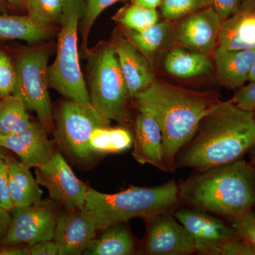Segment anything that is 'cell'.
<instances>
[{
  "label": "cell",
  "instance_id": "4316f807",
  "mask_svg": "<svg viewBox=\"0 0 255 255\" xmlns=\"http://www.w3.org/2000/svg\"><path fill=\"white\" fill-rule=\"evenodd\" d=\"M169 31L166 21L157 22L142 31L132 33V43L140 51L145 54H152L163 44Z\"/></svg>",
  "mask_w": 255,
  "mask_h": 255
},
{
  "label": "cell",
  "instance_id": "f1b7e54d",
  "mask_svg": "<svg viewBox=\"0 0 255 255\" xmlns=\"http://www.w3.org/2000/svg\"><path fill=\"white\" fill-rule=\"evenodd\" d=\"M210 4V0H162L161 13L167 19H175L194 13Z\"/></svg>",
  "mask_w": 255,
  "mask_h": 255
},
{
  "label": "cell",
  "instance_id": "d6a6232c",
  "mask_svg": "<svg viewBox=\"0 0 255 255\" xmlns=\"http://www.w3.org/2000/svg\"><path fill=\"white\" fill-rule=\"evenodd\" d=\"M220 255H255V246L245 238L236 236L223 243Z\"/></svg>",
  "mask_w": 255,
  "mask_h": 255
},
{
  "label": "cell",
  "instance_id": "7bdbcfd3",
  "mask_svg": "<svg viewBox=\"0 0 255 255\" xmlns=\"http://www.w3.org/2000/svg\"><path fill=\"white\" fill-rule=\"evenodd\" d=\"M10 11L11 9H10L7 0H0V12L8 14Z\"/></svg>",
  "mask_w": 255,
  "mask_h": 255
},
{
  "label": "cell",
  "instance_id": "d590c367",
  "mask_svg": "<svg viewBox=\"0 0 255 255\" xmlns=\"http://www.w3.org/2000/svg\"><path fill=\"white\" fill-rule=\"evenodd\" d=\"M241 4L242 0H210L211 7L222 21L237 13L241 9Z\"/></svg>",
  "mask_w": 255,
  "mask_h": 255
},
{
  "label": "cell",
  "instance_id": "3957f363",
  "mask_svg": "<svg viewBox=\"0 0 255 255\" xmlns=\"http://www.w3.org/2000/svg\"><path fill=\"white\" fill-rule=\"evenodd\" d=\"M178 189L181 202L230 221L255 205V167L241 159L198 171Z\"/></svg>",
  "mask_w": 255,
  "mask_h": 255
},
{
  "label": "cell",
  "instance_id": "8992f818",
  "mask_svg": "<svg viewBox=\"0 0 255 255\" xmlns=\"http://www.w3.org/2000/svg\"><path fill=\"white\" fill-rule=\"evenodd\" d=\"M90 103L111 121L125 124L130 97L114 46L103 47L92 57Z\"/></svg>",
  "mask_w": 255,
  "mask_h": 255
},
{
  "label": "cell",
  "instance_id": "b9f144b4",
  "mask_svg": "<svg viewBox=\"0 0 255 255\" xmlns=\"http://www.w3.org/2000/svg\"><path fill=\"white\" fill-rule=\"evenodd\" d=\"M255 9V0H242L241 9Z\"/></svg>",
  "mask_w": 255,
  "mask_h": 255
},
{
  "label": "cell",
  "instance_id": "836d02e7",
  "mask_svg": "<svg viewBox=\"0 0 255 255\" xmlns=\"http://www.w3.org/2000/svg\"><path fill=\"white\" fill-rule=\"evenodd\" d=\"M0 207L8 212H11L14 208L10 193L7 165L3 158H0Z\"/></svg>",
  "mask_w": 255,
  "mask_h": 255
},
{
  "label": "cell",
  "instance_id": "5b68a950",
  "mask_svg": "<svg viewBox=\"0 0 255 255\" xmlns=\"http://www.w3.org/2000/svg\"><path fill=\"white\" fill-rule=\"evenodd\" d=\"M85 9V0H65L56 58L48 68V81L51 88L68 100L90 102L78 50L79 22Z\"/></svg>",
  "mask_w": 255,
  "mask_h": 255
},
{
  "label": "cell",
  "instance_id": "603a6c76",
  "mask_svg": "<svg viewBox=\"0 0 255 255\" xmlns=\"http://www.w3.org/2000/svg\"><path fill=\"white\" fill-rule=\"evenodd\" d=\"M164 68L172 76L188 79L209 73L212 69V64L206 54L175 48L166 56Z\"/></svg>",
  "mask_w": 255,
  "mask_h": 255
},
{
  "label": "cell",
  "instance_id": "1f68e13d",
  "mask_svg": "<svg viewBox=\"0 0 255 255\" xmlns=\"http://www.w3.org/2000/svg\"><path fill=\"white\" fill-rule=\"evenodd\" d=\"M230 222L240 237L245 238L255 246V215L252 210L233 218Z\"/></svg>",
  "mask_w": 255,
  "mask_h": 255
},
{
  "label": "cell",
  "instance_id": "d4e9b609",
  "mask_svg": "<svg viewBox=\"0 0 255 255\" xmlns=\"http://www.w3.org/2000/svg\"><path fill=\"white\" fill-rule=\"evenodd\" d=\"M22 101L11 95L0 101V135H9L24 130L31 124Z\"/></svg>",
  "mask_w": 255,
  "mask_h": 255
},
{
  "label": "cell",
  "instance_id": "8fae6325",
  "mask_svg": "<svg viewBox=\"0 0 255 255\" xmlns=\"http://www.w3.org/2000/svg\"><path fill=\"white\" fill-rule=\"evenodd\" d=\"M147 231L143 251L150 255H189L196 253L194 238L172 213L154 215L145 220Z\"/></svg>",
  "mask_w": 255,
  "mask_h": 255
},
{
  "label": "cell",
  "instance_id": "ffe728a7",
  "mask_svg": "<svg viewBox=\"0 0 255 255\" xmlns=\"http://www.w3.org/2000/svg\"><path fill=\"white\" fill-rule=\"evenodd\" d=\"M5 161L7 165L10 193L14 207H24L41 200L43 191L29 168L9 155L5 158Z\"/></svg>",
  "mask_w": 255,
  "mask_h": 255
},
{
  "label": "cell",
  "instance_id": "ba28073f",
  "mask_svg": "<svg viewBox=\"0 0 255 255\" xmlns=\"http://www.w3.org/2000/svg\"><path fill=\"white\" fill-rule=\"evenodd\" d=\"M111 120L96 110L90 102L67 100L58 115L55 142L69 155L80 161L90 159V135L98 127H110Z\"/></svg>",
  "mask_w": 255,
  "mask_h": 255
},
{
  "label": "cell",
  "instance_id": "4dcf8cb0",
  "mask_svg": "<svg viewBox=\"0 0 255 255\" xmlns=\"http://www.w3.org/2000/svg\"><path fill=\"white\" fill-rule=\"evenodd\" d=\"M16 79L14 62L5 50L0 49V98L13 95Z\"/></svg>",
  "mask_w": 255,
  "mask_h": 255
},
{
  "label": "cell",
  "instance_id": "484cf974",
  "mask_svg": "<svg viewBox=\"0 0 255 255\" xmlns=\"http://www.w3.org/2000/svg\"><path fill=\"white\" fill-rule=\"evenodd\" d=\"M65 0H26L28 16L35 22L46 26L60 23Z\"/></svg>",
  "mask_w": 255,
  "mask_h": 255
},
{
  "label": "cell",
  "instance_id": "c3c4849f",
  "mask_svg": "<svg viewBox=\"0 0 255 255\" xmlns=\"http://www.w3.org/2000/svg\"><path fill=\"white\" fill-rule=\"evenodd\" d=\"M1 98H0V101H1Z\"/></svg>",
  "mask_w": 255,
  "mask_h": 255
},
{
  "label": "cell",
  "instance_id": "52a82bcc",
  "mask_svg": "<svg viewBox=\"0 0 255 255\" xmlns=\"http://www.w3.org/2000/svg\"><path fill=\"white\" fill-rule=\"evenodd\" d=\"M49 52L43 48H26L14 62L16 84L13 95L22 101L26 110L36 114L46 128L53 122L48 87Z\"/></svg>",
  "mask_w": 255,
  "mask_h": 255
},
{
  "label": "cell",
  "instance_id": "9c48e42d",
  "mask_svg": "<svg viewBox=\"0 0 255 255\" xmlns=\"http://www.w3.org/2000/svg\"><path fill=\"white\" fill-rule=\"evenodd\" d=\"M62 206L51 199L32 205L14 207L9 229L1 246L28 245L52 241Z\"/></svg>",
  "mask_w": 255,
  "mask_h": 255
},
{
  "label": "cell",
  "instance_id": "60d3db41",
  "mask_svg": "<svg viewBox=\"0 0 255 255\" xmlns=\"http://www.w3.org/2000/svg\"><path fill=\"white\" fill-rule=\"evenodd\" d=\"M11 11L26 10V0H7Z\"/></svg>",
  "mask_w": 255,
  "mask_h": 255
},
{
  "label": "cell",
  "instance_id": "ee69618b",
  "mask_svg": "<svg viewBox=\"0 0 255 255\" xmlns=\"http://www.w3.org/2000/svg\"><path fill=\"white\" fill-rule=\"evenodd\" d=\"M255 167V147L251 151V162H250Z\"/></svg>",
  "mask_w": 255,
  "mask_h": 255
},
{
  "label": "cell",
  "instance_id": "4fadbf2b",
  "mask_svg": "<svg viewBox=\"0 0 255 255\" xmlns=\"http://www.w3.org/2000/svg\"><path fill=\"white\" fill-rule=\"evenodd\" d=\"M97 232L95 216L86 206L74 211L64 209L58 216L53 241L59 255H83Z\"/></svg>",
  "mask_w": 255,
  "mask_h": 255
},
{
  "label": "cell",
  "instance_id": "ac0fdd59",
  "mask_svg": "<svg viewBox=\"0 0 255 255\" xmlns=\"http://www.w3.org/2000/svg\"><path fill=\"white\" fill-rule=\"evenodd\" d=\"M214 60L223 85L230 89L241 88L249 80L255 61V49L228 50L218 47Z\"/></svg>",
  "mask_w": 255,
  "mask_h": 255
},
{
  "label": "cell",
  "instance_id": "30bf717a",
  "mask_svg": "<svg viewBox=\"0 0 255 255\" xmlns=\"http://www.w3.org/2000/svg\"><path fill=\"white\" fill-rule=\"evenodd\" d=\"M35 169L37 182L52 200L68 211L84 208L90 187L75 176L59 152L55 151L46 163Z\"/></svg>",
  "mask_w": 255,
  "mask_h": 255
},
{
  "label": "cell",
  "instance_id": "e575fe53",
  "mask_svg": "<svg viewBox=\"0 0 255 255\" xmlns=\"http://www.w3.org/2000/svg\"><path fill=\"white\" fill-rule=\"evenodd\" d=\"M231 101L242 110L255 112V81H251L249 85L241 87Z\"/></svg>",
  "mask_w": 255,
  "mask_h": 255
},
{
  "label": "cell",
  "instance_id": "7402d4cb",
  "mask_svg": "<svg viewBox=\"0 0 255 255\" xmlns=\"http://www.w3.org/2000/svg\"><path fill=\"white\" fill-rule=\"evenodd\" d=\"M52 35V26L38 24L28 15L0 12V39L22 40L37 43L48 39Z\"/></svg>",
  "mask_w": 255,
  "mask_h": 255
},
{
  "label": "cell",
  "instance_id": "2e32d148",
  "mask_svg": "<svg viewBox=\"0 0 255 255\" xmlns=\"http://www.w3.org/2000/svg\"><path fill=\"white\" fill-rule=\"evenodd\" d=\"M137 110L132 156L140 164H149L166 172L160 127L150 112L142 109Z\"/></svg>",
  "mask_w": 255,
  "mask_h": 255
},
{
  "label": "cell",
  "instance_id": "cb8c5ba5",
  "mask_svg": "<svg viewBox=\"0 0 255 255\" xmlns=\"http://www.w3.org/2000/svg\"><path fill=\"white\" fill-rule=\"evenodd\" d=\"M133 144V135L125 128L98 127L89 140V150L92 155L120 153L128 150Z\"/></svg>",
  "mask_w": 255,
  "mask_h": 255
},
{
  "label": "cell",
  "instance_id": "d6986e66",
  "mask_svg": "<svg viewBox=\"0 0 255 255\" xmlns=\"http://www.w3.org/2000/svg\"><path fill=\"white\" fill-rule=\"evenodd\" d=\"M218 43L225 50L255 49V9L239 10L223 21Z\"/></svg>",
  "mask_w": 255,
  "mask_h": 255
},
{
  "label": "cell",
  "instance_id": "277c9868",
  "mask_svg": "<svg viewBox=\"0 0 255 255\" xmlns=\"http://www.w3.org/2000/svg\"><path fill=\"white\" fill-rule=\"evenodd\" d=\"M181 201L174 180L153 187L130 186L116 194H105L89 188L85 206L93 213L97 230L103 231L132 219L146 220L162 213H173Z\"/></svg>",
  "mask_w": 255,
  "mask_h": 255
},
{
  "label": "cell",
  "instance_id": "7a4b0ae2",
  "mask_svg": "<svg viewBox=\"0 0 255 255\" xmlns=\"http://www.w3.org/2000/svg\"><path fill=\"white\" fill-rule=\"evenodd\" d=\"M137 109L153 115L162 135L166 172L177 169L179 150L194 136L203 117L219 103L215 97L154 82L135 97Z\"/></svg>",
  "mask_w": 255,
  "mask_h": 255
},
{
  "label": "cell",
  "instance_id": "74e56055",
  "mask_svg": "<svg viewBox=\"0 0 255 255\" xmlns=\"http://www.w3.org/2000/svg\"><path fill=\"white\" fill-rule=\"evenodd\" d=\"M0 255H30L28 245L0 246Z\"/></svg>",
  "mask_w": 255,
  "mask_h": 255
},
{
  "label": "cell",
  "instance_id": "5bb4252c",
  "mask_svg": "<svg viewBox=\"0 0 255 255\" xmlns=\"http://www.w3.org/2000/svg\"><path fill=\"white\" fill-rule=\"evenodd\" d=\"M55 140L48 138L46 127L40 122H31L18 133L0 135V146L16 153L20 162L29 169L46 163L55 152Z\"/></svg>",
  "mask_w": 255,
  "mask_h": 255
},
{
  "label": "cell",
  "instance_id": "9a60e30c",
  "mask_svg": "<svg viewBox=\"0 0 255 255\" xmlns=\"http://www.w3.org/2000/svg\"><path fill=\"white\" fill-rule=\"evenodd\" d=\"M222 23L212 7L201 10L183 21L179 30V41L191 51L207 55L214 49Z\"/></svg>",
  "mask_w": 255,
  "mask_h": 255
},
{
  "label": "cell",
  "instance_id": "bcb514c9",
  "mask_svg": "<svg viewBox=\"0 0 255 255\" xmlns=\"http://www.w3.org/2000/svg\"><path fill=\"white\" fill-rule=\"evenodd\" d=\"M250 81H255V61L253 65V69L251 70V75H250Z\"/></svg>",
  "mask_w": 255,
  "mask_h": 255
},
{
  "label": "cell",
  "instance_id": "6da1fadb",
  "mask_svg": "<svg viewBox=\"0 0 255 255\" xmlns=\"http://www.w3.org/2000/svg\"><path fill=\"white\" fill-rule=\"evenodd\" d=\"M255 147V112L219 102L178 152L176 167L205 170L236 162Z\"/></svg>",
  "mask_w": 255,
  "mask_h": 255
},
{
  "label": "cell",
  "instance_id": "7dc6e473",
  "mask_svg": "<svg viewBox=\"0 0 255 255\" xmlns=\"http://www.w3.org/2000/svg\"></svg>",
  "mask_w": 255,
  "mask_h": 255
},
{
  "label": "cell",
  "instance_id": "f6af8a7d",
  "mask_svg": "<svg viewBox=\"0 0 255 255\" xmlns=\"http://www.w3.org/2000/svg\"><path fill=\"white\" fill-rule=\"evenodd\" d=\"M5 150H6V149L0 146V158L5 159L7 157V152H6V151Z\"/></svg>",
  "mask_w": 255,
  "mask_h": 255
},
{
  "label": "cell",
  "instance_id": "f35d334b",
  "mask_svg": "<svg viewBox=\"0 0 255 255\" xmlns=\"http://www.w3.org/2000/svg\"><path fill=\"white\" fill-rule=\"evenodd\" d=\"M11 216L10 212L0 207V246L9 229Z\"/></svg>",
  "mask_w": 255,
  "mask_h": 255
},
{
  "label": "cell",
  "instance_id": "83f0119b",
  "mask_svg": "<svg viewBox=\"0 0 255 255\" xmlns=\"http://www.w3.org/2000/svg\"><path fill=\"white\" fill-rule=\"evenodd\" d=\"M159 16L155 8L131 4L121 12L119 20L124 26L133 31H142L158 22Z\"/></svg>",
  "mask_w": 255,
  "mask_h": 255
},
{
  "label": "cell",
  "instance_id": "ab89813d",
  "mask_svg": "<svg viewBox=\"0 0 255 255\" xmlns=\"http://www.w3.org/2000/svg\"><path fill=\"white\" fill-rule=\"evenodd\" d=\"M130 1H131L132 4L156 9V7L160 5L162 0H130Z\"/></svg>",
  "mask_w": 255,
  "mask_h": 255
},
{
  "label": "cell",
  "instance_id": "7c38bea8",
  "mask_svg": "<svg viewBox=\"0 0 255 255\" xmlns=\"http://www.w3.org/2000/svg\"><path fill=\"white\" fill-rule=\"evenodd\" d=\"M194 238L196 253L203 255H220L223 243L238 236L232 226L223 220L201 210L189 208L179 209L173 213Z\"/></svg>",
  "mask_w": 255,
  "mask_h": 255
},
{
  "label": "cell",
  "instance_id": "e0dca14e",
  "mask_svg": "<svg viewBox=\"0 0 255 255\" xmlns=\"http://www.w3.org/2000/svg\"><path fill=\"white\" fill-rule=\"evenodd\" d=\"M114 46L129 95L134 99L155 82L153 74L132 42L121 40Z\"/></svg>",
  "mask_w": 255,
  "mask_h": 255
},
{
  "label": "cell",
  "instance_id": "f546056e",
  "mask_svg": "<svg viewBox=\"0 0 255 255\" xmlns=\"http://www.w3.org/2000/svg\"><path fill=\"white\" fill-rule=\"evenodd\" d=\"M85 9L82 16V48L87 49L89 35L96 20L107 8L120 0H85Z\"/></svg>",
  "mask_w": 255,
  "mask_h": 255
},
{
  "label": "cell",
  "instance_id": "8d00e7d4",
  "mask_svg": "<svg viewBox=\"0 0 255 255\" xmlns=\"http://www.w3.org/2000/svg\"><path fill=\"white\" fill-rule=\"evenodd\" d=\"M29 246L30 255H58L59 251L53 240L38 242Z\"/></svg>",
  "mask_w": 255,
  "mask_h": 255
},
{
  "label": "cell",
  "instance_id": "44dd1931",
  "mask_svg": "<svg viewBox=\"0 0 255 255\" xmlns=\"http://www.w3.org/2000/svg\"><path fill=\"white\" fill-rule=\"evenodd\" d=\"M102 232L90 242L83 255H130L135 253V242L127 223L114 225Z\"/></svg>",
  "mask_w": 255,
  "mask_h": 255
}]
</instances>
